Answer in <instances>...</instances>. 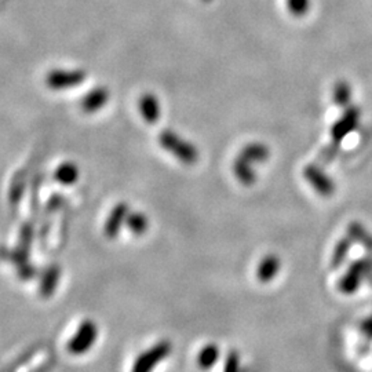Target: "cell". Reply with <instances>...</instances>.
Instances as JSON below:
<instances>
[{"label":"cell","mask_w":372,"mask_h":372,"mask_svg":"<svg viewBox=\"0 0 372 372\" xmlns=\"http://www.w3.org/2000/svg\"><path fill=\"white\" fill-rule=\"evenodd\" d=\"M109 101V92L105 87H95L80 101V109L85 113H95L102 109Z\"/></svg>","instance_id":"8"},{"label":"cell","mask_w":372,"mask_h":372,"mask_svg":"<svg viewBox=\"0 0 372 372\" xmlns=\"http://www.w3.org/2000/svg\"><path fill=\"white\" fill-rule=\"evenodd\" d=\"M303 176L306 178V181L313 186L319 194L322 196H331L332 192H334V184L332 181L329 180V177L327 176L326 173L319 169L317 166H308L305 170H303Z\"/></svg>","instance_id":"6"},{"label":"cell","mask_w":372,"mask_h":372,"mask_svg":"<svg viewBox=\"0 0 372 372\" xmlns=\"http://www.w3.org/2000/svg\"><path fill=\"white\" fill-rule=\"evenodd\" d=\"M206 1H210V0H206Z\"/></svg>","instance_id":"20"},{"label":"cell","mask_w":372,"mask_h":372,"mask_svg":"<svg viewBox=\"0 0 372 372\" xmlns=\"http://www.w3.org/2000/svg\"><path fill=\"white\" fill-rule=\"evenodd\" d=\"M280 268H281V261L279 257L276 254H268L259 261L255 271V276L264 284L271 282L279 275Z\"/></svg>","instance_id":"7"},{"label":"cell","mask_w":372,"mask_h":372,"mask_svg":"<svg viewBox=\"0 0 372 372\" xmlns=\"http://www.w3.org/2000/svg\"><path fill=\"white\" fill-rule=\"evenodd\" d=\"M87 75L82 69H52L45 78L47 87L51 90H66L80 86Z\"/></svg>","instance_id":"4"},{"label":"cell","mask_w":372,"mask_h":372,"mask_svg":"<svg viewBox=\"0 0 372 372\" xmlns=\"http://www.w3.org/2000/svg\"><path fill=\"white\" fill-rule=\"evenodd\" d=\"M98 339V327L92 320H85L75 335L69 339L66 349L69 353L75 356L86 355L89 350H92L95 342Z\"/></svg>","instance_id":"3"},{"label":"cell","mask_w":372,"mask_h":372,"mask_svg":"<svg viewBox=\"0 0 372 372\" xmlns=\"http://www.w3.org/2000/svg\"><path fill=\"white\" fill-rule=\"evenodd\" d=\"M238 156L244 157L245 160H248L252 164L254 163H265L271 156V150L266 145H264L261 142H251L241 149Z\"/></svg>","instance_id":"11"},{"label":"cell","mask_w":372,"mask_h":372,"mask_svg":"<svg viewBox=\"0 0 372 372\" xmlns=\"http://www.w3.org/2000/svg\"><path fill=\"white\" fill-rule=\"evenodd\" d=\"M140 112L145 122L156 123L160 119V103L153 94H143L140 98Z\"/></svg>","instance_id":"10"},{"label":"cell","mask_w":372,"mask_h":372,"mask_svg":"<svg viewBox=\"0 0 372 372\" xmlns=\"http://www.w3.org/2000/svg\"><path fill=\"white\" fill-rule=\"evenodd\" d=\"M287 7L295 17H302L309 11L310 0H287Z\"/></svg>","instance_id":"16"},{"label":"cell","mask_w":372,"mask_h":372,"mask_svg":"<svg viewBox=\"0 0 372 372\" xmlns=\"http://www.w3.org/2000/svg\"><path fill=\"white\" fill-rule=\"evenodd\" d=\"M54 178L62 185H73L79 180V169L75 163H62L57 167Z\"/></svg>","instance_id":"13"},{"label":"cell","mask_w":372,"mask_h":372,"mask_svg":"<svg viewBox=\"0 0 372 372\" xmlns=\"http://www.w3.org/2000/svg\"><path fill=\"white\" fill-rule=\"evenodd\" d=\"M126 227L134 234H143L149 228V220L143 213H129L126 220Z\"/></svg>","instance_id":"15"},{"label":"cell","mask_w":372,"mask_h":372,"mask_svg":"<svg viewBox=\"0 0 372 372\" xmlns=\"http://www.w3.org/2000/svg\"><path fill=\"white\" fill-rule=\"evenodd\" d=\"M241 364H240V355L238 352L232 350L228 353L225 364H224V372H240Z\"/></svg>","instance_id":"17"},{"label":"cell","mask_w":372,"mask_h":372,"mask_svg":"<svg viewBox=\"0 0 372 372\" xmlns=\"http://www.w3.org/2000/svg\"><path fill=\"white\" fill-rule=\"evenodd\" d=\"M173 352V345L169 341H160L142 352L136 359L131 372H153Z\"/></svg>","instance_id":"2"},{"label":"cell","mask_w":372,"mask_h":372,"mask_svg":"<svg viewBox=\"0 0 372 372\" xmlns=\"http://www.w3.org/2000/svg\"><path fill=\"white\" fill-rule=\"evenodd\" d=\"M129 213H130V208L123 201L117 203L112 208V211H110V214L105 222V228H103V233L106 234L108 238H115L120 233L123 225L126 224Z\"/></svg>","instance_id":"5"},{"label":"cell","mask_w":372,"mask_h":372,"mask_svg":"<svg viewBox=\"0 0 372 372\" xmlns=\"http://www.w3.org/2000/svg\"><path fill=\"white\" fill-rule=\"evenodd\" d=\"M233 174L241 185L252 186L257 181V174L252 169V163L241 156H237L233 163Z\"/></svg>","instance_id":"9"},{"label":"cell","mask_w":372,"mask_h":372,"mask_svg":"<svg viewBox=\"0 0 372 372\" xmlns=\"http://www.w3.org/2000/svg\"><path fill=\"white\" fill-rule=\"evenodd\" d=\"M357 120V110L356 109H350L345 113V116L336 122V124L334 126L332 129V137L335 142H339V141L343 138V136H346L355 126Z\"/></svg>","instance_id":"14"},{"label":"cell","mask_w":372,"mask_h":372,"mask_svg":"<svg viewBox=\"0 0 372 372\" xmlns=\"http://www.w3.org/2000/svg\"><path fill=\"white\" fill-rule=\"evenodd\" d=\"M348 247H349V245H348L346 241H341V243L338 244V247H336V250H335V254H334V258H332V259H334V264L339 265V264L343 261L346 252L349 251Z\"/></svg>","instance_id":"19"},{"label":"cell","mask_w":372,"mask_h":372,"mask_svg":"<svg viewBox=\"0 0 372 372\" xmlns=\"http://www.w3.org/2000/svg\"><path fill=\"white\" fill-rule=\"evenodd\" d=\"M220 359V348L215 343H208L201 348L197 355V366L201 370L213 369Z\"/></svg>","instance_id":"12"},{"label":"cell","mask_w":372,"mask_h":372,"mask_svg":"<svg viewBox=\"0 0 372 372\" xmlns=\"http://www.w3.org/2000/svg\"><path fill=\"white\" fill-rule=\"evenodd\" d=\"M350 98V92H349V86L346 83H338L335 86V92H334V99L336 103L343 105L349 101Z\"/></svg>","instance_id":"18"},{"label":"cell","mask_w":372,"mask_h":372,"mask_svg":"<svg viewBox=\"0 0 372 372\" xmlns=\"http://www.w3.org/2000/svg\"><path fill=\"white\" fill-rule=\"evenodd\" d=\"M159 143L185 166H193L199 160V150L196 146L171 130H166L159 136Z\"/></svg>","instance_id":"1"}]
</instances>
